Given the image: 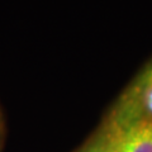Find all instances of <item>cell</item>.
Instances as JSON below:
<instances>
[{
  "instance_id": "obj_2",
  "label": "cell",
  "mask_w": 152,
  "mask_h": 152,
  "mask_svg": "<svg viewBox=\"0 0 152 152\" xmlns=\"http://www.w3.org/2000/svg\"><path fill=\"white\" fill-rule=\"evenodd\" d=\"M115 136H117V127L115 123H112L109 127L99 133L93 138L89 143L79 152H114L115 148Z\"/></svg>"
},
{
  "instance_id": "obj_3",
  "label": "cell",
  "mask_w": 152,
  "mask_h": 152,
  "mask_svg": "<svg viewBox=\"0 0 152 152\" xmlns=\"http://www.w3.org/2000/svg\"><path fill=\"white\" fill-rule=\"evenodd\" d=\"M152 86V60L147 64L143 70L137 75L136 80L129 88V95H136L141 93L143 89Z\"/></svg>"
},
{
  "instance_id": "obj_4",
  "label": "cell",
  "mask_w": 152,
  "mask_h": 152,
  "mask_svg": "<svg viewBox=\"0 0 152 152\" xmlns=\"http://www.w3.org/2000/svg\"><path fill=\"white\" fill-rule=\"evenodd\" d=\"M128 98H131V99L140 98V104L142 105V108L145 109L146 115L152 117V86L143 89L141 93L136 94V95H128Z\"/></svg>"
},
{
  "instance_id": "obj_1",
  "label": "cell",
  "mask_w": 152,
  "mask_h": 152,
  "mask_svg": "<svg viewBox=\"0 0 152 152\" xmlns=\"http://www.w3.org/2000/svg\"><path fill=\"white\" fill-rule=\"evenodd\" d=\"M114 123L117 127L114 152H152V117L141 114Z\"/></svg>"
}]
</instances>
